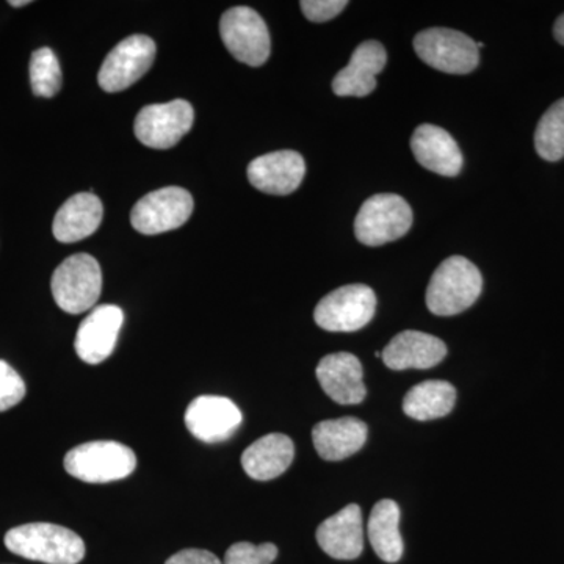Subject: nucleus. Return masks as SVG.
<instances>
[{
  "instance_id": "nucleus-10",
  "label": "nucleus",
  "mask_w": 564,
  "mask_h": 564,
  "mask_svg": "<svg viewBox=\"0 0 564 564\" xmlns=\"http://www.w3.org/2000/svg\"><path fill=\"white\" fill-rule=\"evenodd\" d=\"M193 198L181 187H165L148 193L133 206V229L144 236L173 231L192 217Z\"/></svg>"
},
{
  "instance_id": "nucleus-26",
  "label": "nucleus",
  "mask_w": 564,
  "mask_h": 564,
  "mask_svg": "<svg viewBox=\"0 0 564 564\" xmlns=\"http://www.w3.org/2000/svg\"><path fill=\"white\" fill-rule=\"evenodd\" d=\"M32 90L41 98H52L62 88V68L57 55L50 47L33 52L31 58Z\"/></svg>"
},
{
  "instance_id": "nucleus-24",
  "label": "nucleus",
  "mask_w": 564,
  "mask_h": 564,
  "mask_svg": "<svg viewBox=\"0 0 564 564\" xmlns=\"http://www.w3.org/2000/svg\"><path fill=\"white\" fill-rule=\"evenodd\" d=\"M455 402L456 389L447 381H423L406 393L403 411L414 421H433L451 414Z\"/></svg>"
},
{
  "instance_id": "nucleus-15",
  "label": "nucleus",
  "mask_w": 564,
  "mask_h": 564,
  "mask_svg": "<svg viewBox=\"0 0 564 564\" xmlns=\"http://www.w3.org/2000/svg\"><path fill=\"white\" fill-rule=\"evenodd\" d=\"M388 54L378 41H364L356 47L350 63L336 74L333 91L337 96L366 98L377 88V76L384 69Z\"/></svg>"
},
{
  "instance_id": "nucleus-20",
  "label": "nucleus",
  "mask_w": 564,
  "mask_h": 564,
  "mask_svg": "<svg viewBox=\"0 0 564 564\" xmlns=\"http://www.w3.org/2000/svg\"><path fill=\"white\" fill-rule=\"evenodd\" d=\"M101 221V199L93 193H77L58 209L52 232L61 243H76L98 231Z\"/></svg>"
},
{
  "instance_id": "nucleus-23",
  "label": "nucleus",
  "mask_w": 564,
  "mask_h": 564,
  "mask_svg": "<svg viewBox=\"0 0 564 564\" xmlns=\"http://www.w3.org/2000/svg\"><path fill=\"white\" fill-rule=\"evenodd\" d=\"M375 554L386 563H397L403 556L400 533V508L393 500L384 499L375 505L367 525Z\"/></svg>"
},
{
  "instance_id": "nucleus-14",
  "label": "nucleus",
  "mask_w": 564,
  "mask_h": 564,
  "mask_svg": "<svg viewBox=\"0 0 564 564\" xmlns=\"http://www.w3.org/2000/svg\"><path fill=\"white\" fill-rule=\"evenodd\" d=\"M306 163L296 151H274L254 159L248 165L252 187L269 195H291L302 185Z\"/></svg>"
},
{
  "instance_id": "nucleus-16",
  "label": "nucleus",
  "mask_w": 564,
  "mask_h": 564,
  "mask_svg": "<svg viewBox=\"0 0 564 564\" xmlns=\"http://www.w3.org/2000/svg\"><path fill=\"white\" fill-rule=\"evenodd\" d=\"M318 383L339 404H358L366 399L362 364L351 352H334L318 362Z\"/></svg>"
},
{
  "instance_id": "nucleus-17",
  "label": "nucleus",
  "mask_w": 564,
  "mask_h": 564,
  "mask_svg": "<svg viewBox=\"0 0 564 564\" xmlns=\"http://www.w3.org/2000/svg\"><path fill=\"white\" fill-rule=\"evenodd\" d=\"M447 356V345L432 334L403 332L381 351L386 367L391 370H426L437 366Z\"/></svg>"
},
{
  "instance_id": "nucleus-4",
  "label": "nucleus",
  "mask_w": 564,
  "mask_h": 564,
  "mask_svg": "<svg viewBox=\"0 0 564 564\" xmlns=\"http://www.w3.org/2000/svg\"><path fill=\"white\" fill-rule=\"evenodd\" d=\"M51 289L55 303L65 313H87L101 296V265L90 254L69 256L52 274Z\"/></svg>"
},
{
  "instance_id": "nucleus-32",
  "label": "nucleus",
  "mask_w": 564,
  "mask_h": 564,
  "mask_svg": "<svg viewBox=\"0 0 564 564\" xmlns=\"http://www.w3.org/2000/svg\"><path fill=\"white\" fill-rule=\"evenodd\" d=\"M29 0H10V6L14 7V9H20V7L29 6Z\"/></svg>"
},
{
  "instance_id": "nucleus-18",
  "label": "nucleus",
  "mask_w": 564,
  "mask_h": 564,
  "mask_svg": "<svg viewBox=\"0 0 564 564\" xmlns=\"http://www.w3.org/2000/svg\"><path fill=\"white\" fill-rule=\"evenodd\" d=\"M411 150L415 161L430 172L445 177H455L462 173V150L454 137L443 128L433 124L419 126L411 137Z\"/></svg>"
},
{
  "instance_id": "nucleus-11",
  "label": "nucleus",
  "mask_w": 564,
  "mask_h": 564,
  "mask_svg": "<svg viewBox=\"0 0 564 564\" xmlns=\"http://www.w3.org/2000/svg\"><path fill=\"white\" fill-rule=\"evenodd\" d=\"M154 40L147 35H132L117 44L99 69V87L118 93L132 87L150 70L155 58Z\"/></svg>"
},
{
  "instance_id": "nucleus-25",
  "label": "nucleus",
  "mask_w": 564,
  "mask_h": 564,
  "mask_svg": "<svg viewBox=\"0 0 564 564\" xmlns=\"http://www.w3.org/2000/svg\"><path fill=\"white\" fill-rule=\"evenodd\" d=\"M534 148L544 161L558 162L564 158V98L549 107L538 122Z\"/></svg>"
},
{
  "instance_id": "nucleus-2",
  "label": "nucleus",
  "mask_w": 564,
  "mask_h": 564,
  "mask_svg": "<svg viewBox=\"0 0 564 564\" xmlns=\"http://www.w3.org/2000/svg\"><path fill=\"white\" fill-rule=\"evenodd\" d=\"M484 289V276L463 256L445 259L430 280L425 302L430 313L448 317L469 310Z\"/></svg>"
},
{
  "instance_id": "nucleus-28",
  "label": "nucleus",
  "mask_w": 564,
  "mask_h": 564,
  "mask_svg": "<svg viewBox=\"0 0 564 564\" xmlns=\"http://www.w3.org/2000/svg\"><path fill=\"white\" fill-rule=\"evenodd\" d=\"M24 380L9 362L0 361V413L11 410L24 400Z\"/></svg>"
},
{
  "instance_id": "nucleus-29",
  "label": "nucleus",
  "mask_w": 564,
  "mask_h": 564,
  "mask_svg": "<svg viewBox=\"0 0 564 564\" xmlns=\"http://www.w3.org/2000/svg\"><path fill=\"white\" fill-rule=\"evenodd\" d=\"M347 6V0H303L300 3L304 17L311 22L332 21L339 17Z\"/></svg>"
},
{
  "instance_id": "nucleus-27",
  "label": "nucleus",
  "mask_w": 564,
  "mask_h": 564,
  "mask_svg": "<svg viewBox=\"0 0 564 564\" xmlns=\"http://www.w3.org/2000/svg\"><path fill=\"white\" fill-rule=\"evenodd\" d=\"M276 556L278 547L272 543H236L226 552L223 564H272Z\"/></svg>"
},
{
  "instance_id": "nucleus-6",
  "label": "nucleus",
  "mask_w": 564,
  "mask_h": 564,
  "mask_svg": "<svg viewBox=\"0 0 564 564\" xmlns=\"http://www.w3.org/2000/svg\"><path fill=\"white\" fill-rule=\"evenodd\" d=\"M377 313V295L369 285L350 284L328 293L314 311V321L329 333H355Z\"/></svg>"
},
{
  "instance_id": "nucleus-30",
  "label": "nucleus",
  "mask_w": 564,
  "mask_h": 564,
  "mask_svg": "<svg viewBox=\"0 0 564 564\" xmlns=\"http://www.w3.org/2000/svg\"><path fill=\"white\" fill-rule=\"evenodd\" d=\"M165 564H223L217 555L203 549H185L177 552L172 558L166 560Z\"/></svg>"
},
{
  "instance_id": "nucleus-9",
  "label": "nucleus",
  "mask_w": 564,
  "mask_h": 564,
  "mask_svg": "<svg viewBox=\"0 0 564 564\" xmlns=\"http://www.w3.org/2000/svg\"><path fill=\"white\" fill-rule=\"evenodd\" d=\"M195 111L184 99L166 104H152L137 115L135 137L152 150H170L191 132Z\"/></svg>"
},
{
  "instance_id": "nucleus-21",
  "label": "nucleus",
  "mask_w": 564,
  "mask_h": 564,
  "mask_svg": "<svg viewBox=\"0 0 564 564\" xmlns=\"http://www.w3.org/2000/svg\"><path fill=\"white\" fill-rule=\"evenodd\" d=\"M295 445L291 437L272 433L256 441L243 452L242 466L252 480L269 481L291 467Z\"/></svg>"
},
{
  "instance_id": "nucleus-7",
  "label": "nucleus",
  "mask_w": 564,
  "mask_h": 564,
  "mask_svg": "<svg viewBox=\"0 0 564 564\" xmlns=\"http://www.w3.org/2000/svg\"><path fill=\"white\" fill-rule=\"evenodd\" d=\"M220 35L226 50L237 62L258 68L269 61L272 51L269 28L261 14L250 7H234L225 11Z\"/></svg>"
},
{
  "instance_id": "nucleus-22",
  "label": "nucleus",
  "mask_w": 564,
  "mask_h": 564,
  "mask_svg": "<svg viewBox=\"0 0 564 564\" xmlns=\"http://www.w3.org/2000/svg\"><path fill=\"white\" fill-rule=\"evenodd\" d=\"M367 441V425L356 417L318 422L313 430L315 451L326 462H343L361 451Z\"/></svg>"
},
{
  "instance_id": "nucleus-8",
  "label": "nucleus",
  "mask_w": 564,
  "mask_h": 564,
  "mask_svg": "<svg viewBox=\"0 0 564 564\" xmlns=\"http://www.w3.org/2000/svg\"><path fill=\"white\" fill-rule=\"evenodd\" d=\"M415 54L432 68L447 74H469L480 63V50L470 36L452 29L434 28L417 33Z\"/></svg>"
},
{
  "instance_id": "nucleus-5",
  "label": "nucleus",
  "mask_w": 564,
  "mask_h": 564,
  "mask_svg": "<svg viewBox=\"0 0 564 564\" xmlns=\"http://www.w3.org/2000/svg\"><path fill=\"white\" fill-rule=\"evenodd\" d=\"M413 226V210L402 196L380 193L364 202L356 215V239L367 247H381L402 239Z\"/></svg>"
},
{
  "instance_id": "nucleus-31",
  "label": "nucleus",
  "mask_w": 564,
  "mask_h": 564,
  "mask_svg": "<svg viewBox=\"0 0 564 564\" xmlns=\"http://www.w3.org/2000/svg\"><path fill=\"white\" fill-rule=\"evenodd\" d=\"M554 36L560 44L564 46V13L556 20L554 25Z\"/></svg>"
},
{
  "instance_id": "nucleus-19",
  "label": "nucleus",
  "mask_w": 564,
  "mask_h": 564,
  "mask_svg": "<svg viewBox=\"0 0 564 564\" xmlns=\"http://www.w3.org/2000/svg\"><path fill=\"white\" fill-rule=\"evenodd\" d=\"M317 543L332 558H358L364 551L361 508L356 503L347 505L339 513L323 521L317 529Z\"/></svg>"
},
{
  "instance_id": "nucleus-3",
  "label": "nucleus",
  "mask_w": 564,
  "mask_h": 564,
  "mask_svg": "<svg viewBox=\"0 0 564 564\" xmlns=\"http://www.w3.org/2000/svg\"><path fill=\"white\" fill-rule=\"evenodd\" d=\"M63 464L70 477L85 484H110L129 477L135 470L137 456L128 445L93 441L69 451Z\"/></svg>"
},
{
  "instance_id": "nucleus-12",
  "label": "nucleus",
  "mask_w": 564,
  "mask_h": 564,
  "mask_svg": "<svg viewBox=\"0 0 564 564\" xmlns=\"http://www.w3.org/2000/svg\"><path fill=\"white\" fill-rule=\"evenodd\" d=\"M242 413L226 397L202 395L193 400L185 411L188 432L206 444L225 443L242 425Z\"/></svg>"
},
{
  "instance_id": "nucleus-13",
  "label": "nucleus",
  "mask_w": 564,
  "mask_h": 564,
  "mask_svg": "<svg viewBox=\"0 0 564 564\" xmlns=\"http://www.w3.org/2000/svg\"><path fill=\"white\" fill-rule=\"evenodd\" d=\"M122 323L124 314L121 307L113 304L95 307L80 323L74 340V348L82 361L91 366L106 361L117 347Z\"/></svg>"
},
{
  "instance_id": "nucleus-1",
  "label": "nucleus",
  "mask_w": 564,
  "mask_h": 564,
  "mask_svg": "<svg viewBox=\"0 0 564 564\" xmlns=\"http://www.w3.org/2000/svg\"><path fill=\"white\" fill-rule=\"evenodd\" d=\"M6 547L11 554L46 564H77L85 556L79 534L50 522L14 527L6 534Z\"/></svg>"
}]
</instances>
